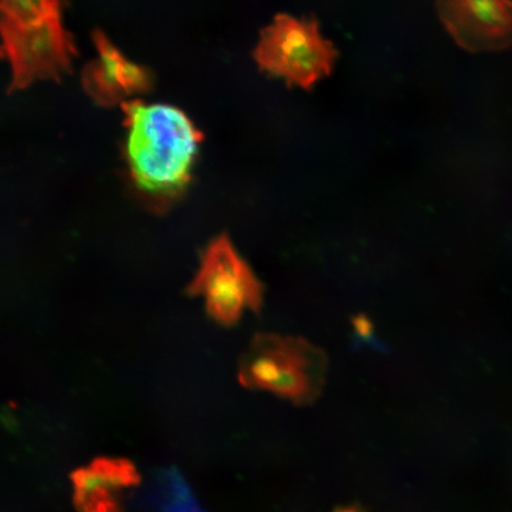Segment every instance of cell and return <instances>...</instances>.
Listing matches in <instances>:
<instances>
[{
	"label": "cell",
	"instance_id": "4",
	"mask_svg": "<svg viewBox=\"0 0 512 512\" xmlns=\"http://www.w3.org/2000/svg\"><path fill=\"white\" fill-rule=\"evenodd\" d=\"M188 293L202 297L208 315L226 326L238 323L246 310L259 312L264 304V287L224 234L204 251Z\"/></svg>",
	"mask_w": 512,
	"mask_h": 512
},
{
	"label": "cell",
	"instance_id": "6",
	"mask_svg": "<svg viewBox=\"0 0 512 512\" xmlns=\"http://www.w3.org/2000/svg\"><path fill=\"white\" fill-rule=\"evenodd\" d=\"M440 21L469 53L512 47V0H437Z\"/></svg>",
	"mask_w": 512,
	"mask_h": 512
},
{
	"label": "cell",
	"instance_id": "1",
	"mask_svg": "<svg viewBox=\"0 0 512 512\" xmlns=\"http://www.w3.org/2000/svg\"><path fill=\"white\" fill-rule=\"evenodd\" d=\"M121 110L132 188L147 208L163 214L189 188L202 133L175 106L133 99L121 105Z\"/></svg>",
	"mask_w": 512,
	"mask_h": 512
},
{
	"label": "cell",
	"instance_id": "7",
	"mask_svg": "<svg viewBox=\"0 0 512 512\" xmlns=\"http://www.w3.org/2000/svg\"><path fill=\"white\" fill-rule=\"evenodd\" d=\"M93 41L98 56L83 68L81 83L95 104L123 105L133 100L132 96L151 91L153 75L149 68L128 60L100 30L94 31Z\"/></svg>",
	"mask_w": 512,
	"mask_h": 512
},
{
	"label": "cell",
	"instance_id": "2",
	"mask_svg": "<svg viewBox=\"0 0 512 512\" xmlns=\"http://www.w3.org/2000/svg\"><path fill=\"white\" fill-rule=\"evenodd\" d=\"M324 352L303 338L258 334L239 363V381L248 389L266 390L297 405L322 392Z\"/></svg>",
	"mask_w": 512,
	"mask_h": 512
},
{
	"label": "cell",
	"instance_id": "8",
	"mask_svg": "<svg viewBox=\"0 0 512 512\" xmlns=\"http://www.w3.org/2000/svg\"><path fill=\"white\" fill-rule=\"evenodd\" d=\"M76 503L83 512H120L114 494L137 483V473L124 460L101 459L74 478Z\"/></svg>",
	"mask_w": 512,
	"mask_h": 512
},
{
	"label": "cell",
	"instance_id": "9",
	"mask_svg": "<svg viewBox=\"0 0 512 512\" xmlns=\"http://www.w3.org/2000/svg\"><path fill=\"white\" fill-rule=\"evenodd\" d=\"M144 512H206L175 470L160 473L138 501Z\"/></svg>",
	"mask_w": 512,
	"mask_h": 512
},
{
	"label": "cell",
	"instance_id": "10",
	"mask_svg": "<svg viewBox=\"0 0 512 512\" xmlns=\"http://www.w3.org/2000/svg\"><path fill=\"white\" fill-rule=\"evenodd\" d=\"M70 0H0L3 21L29 23L61 16Z\"/></svg>",
	"mask_w": 512,
	"mask_h": 512
},
{
	"label": "cell",
	"instance_id": "3",
	"mask_svg": "<svg viewBox=\"0 0 512 512\" xmlns=\"http://www.w3.org/2000/svg\"><path fill=\"white\" fill-rule=\"evenodd\" d=\"M253 57L261 72L283 79L288 87L311 91L331 75L338 51L320 34L315 17L280 14L261 31Z\"/></svg>",
	"mask_w": 512,
	"mask_h": 512
},
{
	"label": "cell",
	"instance_id": "11",
	"mask_svg": "<svg viewBox=\"0 0 512 512\" xmlns=\"http://www.w3.org/2000/svg\"><path fill=\"white\" fill-rule=\"evenodd\" d=\"M339 512H358V511H356L355 509H345V510H342Z\"/></svg>",
	"mask_w": 512,
	"mask_h": 512
},
{
	"label": "cell",
	"instance_id": "5",
	"mask_svg": "<svg viewBox=\"0 0 512 512\" xmlns=\"http://www.w3.org/2000/svg\"><path fill=\"white\" fill-rule=\"evenodd\" d=\"M0 32L3 56L11 68L9 93L36 81H59L72 69L76 46L61 16L29 23L0 19Z\"/></svg>",
	"mask_w": 512,
	"mask_h": 512
}]
</instances>
